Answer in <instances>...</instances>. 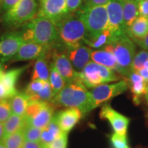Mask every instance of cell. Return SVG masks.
I'll return each mask as SVG.
<instances>
[{
    "label": "cell",
    "instance_id": "1",
    "mask_svg": "<svg viewBox=\"0 0 148 148\" xmlns=\"http://www.w3.org/2000/svg\"><path fill=\"white\" fill-rule=\"evenodd\" d=\"M51 102L55 107L78 108L83 115L95 108L90 92L79 80L66 83Z\"/></svg>",
    "mask_w": 148,
    "mask_h": 148
},
{
    "label": "cell",
    "instance_id": "2",
    "mask_svg": "<svg viewBox=\"0 0 148 148\" xmlns=\"http://www.w3.org/2000/svg\"><path fill=\"white\" fill-rule=\"evenodd\" d=\"M21 33L25 41H33L49 48L61 43L55 23L43 16H36L24 24Z\"/></svg>",
    "mask_w": 148,
    "mask_h": 148
},
{
    "label": "cell",
    "instance_id": "3",
    "mask_svg": "<svg viewBox=\"0 0 148 148\" xmlns=\"http://www.w3.org/2000/svg\"><path fill=\"white\" fill-rule=\"evenodd\" d=\"M59 39L65 47H73L82 44L88 34L84 24L75 14H69L56 23Z\"/></svg>",
    "mask_w": 148,
    "mask_h": 148
},
{
    "label": "cell",
    "instance_id": "4",
    "mask_svg": "<svg viewBox=\"0 0 148 148\" xmlns=\"http://www.w3.org/2000/svg\"><path fill=\"white\" fill-rule=\"evenodd\" d=\"M87 29L86 36H94L108 28V14L106 5H82L75 13Z\"/></svg>",
    "mask_w": 148,
    "mask_h": 148
},
{
    "label": "cell",
    "instance_id": "5",
    "mask_svg": "<svg viewBox=\"0 0 148 148\" xmlns=\"http://www.w3.org/2000/svg\"><path fill=\"white\" fill-rule=\"evenodd\" d=\"M103 49L113 53L118 64L123 70V75L127 77L132 71L131 65L136 54V45L134 41L127 34H124L114 38L110 44Z\"/></svg>",
    "mask_w": 148,
    "mask_h": 148
},
{
    "label": "cell",
    "instance_id": "6",
    "mask_svg": "<svg viewBox=\"0 0 148 148\" xmlns=\"http://www.w3.org/2000/svg\"><path fill=\"white\" fill-rule=\"evenodd\" d=\"M119 79L113 70L92 61H90L82 71L78 72V79L88 88H93Z\"/></svg>",
    "mask_w": 148,
    "mask_h": 148
},
{
    "label": "cell",
    "instance_id": "7",
    "mask_svg": "<svg viewBox=\"0 0 148 148\" xmlns=\"http://www.w3.org/2000/svg\"><path fill=\"white\" fill-rule=\"evenodd\" d=\"M38 10L36 0H20L14 6L5 12L3 21L8 27H18L34 18Z\"/></svg>",
    "mask_w": 148,
    "mask_h": 148
},
{
    "label": "cell",
    "instance_id": "8",
    "mask_svg": "<svg viewBox=\"0 0 148 148\" xmlns=\"http://www.w3.org/2000/svg\"><path fill=\"white\" fill-rule=\"evenodd\" d=\"M54 108L51 102L29 99L23 116L27 125L42 130L53 118Z\"/></svg>",
    "mask_w": 148,
    "mask_h": 148
},
{
    "label": "cell",
    "instance_id": "9",
    "mask_svg": "<svg viewBox=\"0 0 148 148\" xmlns=\"http://www.w3.org/2000/svg\"><path fill=\"white\" fill-rule=\"evenodd\" d=\"M51 62L58 73L62 75L66 83L79 80L78 72L75 71L68 58L65 51V46L59 43L51 47L49 51Z\"/></svg>",
    "mask_w": 148,
    "mask_h": 148
},
{
    "label": "cell",
    "instance_id": "10",
    "mask_svg": "<svg viewBox=\"0 0 148 148\" xmlns=\"http://www.w3.org/2000/svg\"><path fill=\"white\" fill-rule=\"evenodd\" d=\"M128 88V83L122 79L114 84H103L92 88L90 90L94 106L96 108L99 105L124 92Z\"/></svg>",
    "mask_w": 148,
    "mask_h": 148
},
{
    "label": "cell",
    "instance_id": "11",
    "mask_svg": "<svg viewBox=\"0 0 148 148\" xmlns=\"http://www.w3.org/2000/svg\"><path fill=\"white\" fill-rule=\"evenodd\" d=\"M106 7L108 14V29L114 39L126 34L123 25L122 0H110Z\"/></svg>",
    "mask_w": 148,
    "mask_h": 148
},
{
    "label": "cell",
    "instance_id": "12",
    "mask_svg": "<svg viewBox=\"0 0 148 148\" xmlns=\"http://www.w3.org/2000/svg\"><path fill=\"white\" fill-rule=\"evenodd\" d=\"M39 1L40 5L36 16L49 18L55 24L70 14L66 0H39Z\"/></svg>",
    "mask_w": 148,
    "mask_h": 148
},
{
    "label": "cell",
    "instance_id": "13",
    "mask_svg": "<svg viewBox=\"0 0 148 148\" xmlns=\"http://www.w3.org/2000/svg\"><path fill=\"white\" fill-rule=\"evenodd\" d=\"M27 68L28 65L3 72L0 77V100H8L17 93L16 84L18 78Z\"/></svg>",
    "mask_w": 148,
    "mask_h": 148
},
{
    "label": "cell",
    "instance_id": "14",
    "mask_svg": "<svg viewBox=\"0 0 148 148\" xmlns=\"http://www.w3.org/2000/svg\"><path fill=\"white\" fill-rule=\"evenodd\" d=\"M25 42L21 32H9L0 36V60H12Z\"/></svg>",
    "mask_w": 148,
    "mask_h": 148
},
{
    "label": "cell",
    "instance_id": "15",
    "mask_svg": "<svg viewBox=\"0 0 148 148\" xmlns=\"http://www.w3.org/2000/svg\"><path fill=\"white\" fill-rule=\"evenodd\" d=\"M99 116L101 119H106L110 123L114 132L121 134H127L130 119L112 108L109 104L103 105Z\"/></svg>",
    "mask_w": 148,
    "mask_h": 148
},
{
    "label": "cell",
    "instance_id": "16",
    "mask_svg": "<svg viewBox=\"0 0 148 148\" xmlns=\"http://www.w3.org/2000/svg\"><path fill=\"white\" fill-rule=\"evenodd\" d=\"M68 58L75 71L80 72L91 60L92 49L82 44L73 47H65Z\"/></svg>",
    "mask_w": 148,
    "mask_h": 148
},
{
    "label": "cell",
    "instance_id": "17",
    "mask_svg": "<svg viewBox=\"0 0 148 148\" xmlns=\"http://www.w3.org/2000/svg\"><path fill=\"white\" fill-rule=\"evenodd\" d=\"M51 48L33 41H25L12 59L13 61H28L49 54Z\"/></svg>",
    "mask_w": 148,
    "mask_h": 148
},
{
    "label": "cell",
    "instance_id": "18",
    "mask_svg": "<svg viewBox=\"0 0 148 148\" xmlns=\"http://www.w3.org/2000/svg\"><path fill=\"white\" fill-rule=\"evenodd\" d=\"M82 115L78 108H67L60 111L55 116L62 132L69 133L78 123Z\"/></svg>",
    "mask_w": 148,
    "mask_h": 148
},
{
    "label": "cell",
    "instance_id": "19",
    "mask_svg": "<svg viewBox=\"0 0 148 148\" xmlns=\"http://www.w3.org/2000/svg\"><path fill=\"white\" fill-rule=\"evenodd\" d=\"M91 61L95 63L110 68L115 72L123 75V71L118 64L116 60L112 51L105 49H97L91 53Z\"/></svg>",
    "mask_w": 148,
    "mask_h": 148
},
{
    "label": "cell",
    "instance_id": "20",
    "mask_svg": "<svg viewBox=\"0 0 148 148\" xmlns=\"http://www.w3.org/2000/svg\"><path fill=\"white\" fill-rule=\"evenodd\" d=\"M62 132L59 127L55 115L45 127L42 130L39 143L42 148H47L53 140H55Z\"/></svg>",
    "mask_w": 148,
    "mask_h": 148
},
{
    "label": "cell",
    "instance_id": "21",
    "mask_svg": "<svg viewBox=\"0 0 148 148\" xmlns=\"http://www.w3.org/2000/svg\"><path fill=\"white\" fill-rule=\"evenodd\" d=\"M126 34L131 39H141L148 34V16H138L127 29Z\"/></svg>",
    "mask_w": 148,
    "mask_h": 148
},
{
    "label": "cell",
    "instance_id": "22",
    "mask_svg": "<svg viewBox=\"0 0 148 148\" xmlns=\"http://www.w3.org/2000/svg\"><path fill=\"white\" fill-rule=\"evenodd\" d=\"M123 1V25L125 32L133 22L139 16L138 2L133 0H122Z\"/></svg>",
    "mask_w": 148,
    "mask_h": 148
},
{
    "label": "cell",
    "instance_id": "23",
    "mask_svg": "<svg viewBox=\"0 0 148 148\" xmlns=\"http://www.w3.org/2000/svg\"><path fill=\"white\" fill-rule=\"evenodd\" d=\"M114 40L110 30L107 28L100 34L94 36H86L84 42L88 47L92 49H101L111 43Z\"/></svg>",
    "mask_w": 148,
    "mask_h": 148
},
{
    "label": "cell",
    "instance_id": "24",
    "mask_svg": "<svg viewBox=\"0 0 148 148\" xmlns=\"http://www.w3.org/2000/svg\"><path fill=\"white\" fill-rule=\"evenodd\" d=\"M48 55L49 54L44 55L36 59L32 75V80L40 79L45 82H49L50 67L47 61Z\"/></svg>",
    "mask_w": 148,
    "mask_h": 148
},
{
    "label": "cell",
    "instance_id": "25",
    "mask_svg": "<svg viewBox=\"0 0 148 148\" xmlns=\"http://www.w3.org/2000/svg\"><path fill=\"white\" fill-rule=\"evenodd\" d=\"M3 130H4V136L12 134L18 131L23 130L26 126L27 123L25 122L23 116L17 115L12 113L10 117L3 123Z\"/></svg>",
    "mask_w": 148,
    "mask_h": 148
},
{
    "label": "cell",
    "instance_id": "26",
    "mask_svg": "<svg viewBox=\"0 0 148 148\" xmlns=\"http://www.w3.org/2000/svg\"><path fill=\"white\" fill-rule=\"evenodd\" d=\"M29 98L25 92H18L10 101L12 112L20 116H24Z\"/></svg>",
    "mask_w": 148,
    "mask_h": 148
},
{
    "label": "cell",
    "instance_id": "27",
    "mask_svg": "<svg viewBox=\"0 0 148 148\" xmlns=\"http://www.w3.org/2000/svg\"><path fill=\"white\" fill-rule=\"evenodd\" d=\"M50 72H49V82L52 89L53 97L56 95L59 91L63 88L66 84L62 75L58 73L52 62H50Z\"/></svg>",
    "mask_w": 148,
    "mask_h": 148
},
{
    "label": "cell",
    "instance_id": "28",
    "mask_svg": "<svg viewBox=\"0 0 148 148\" xmlns=\"http://www.w3.org/2000/svg\"><path fill=\"white\" fill-rule=\"evenodd\" d=\"M1 140L6 148H23L25 141L23 130L3 136Z\"/></svg>",
    "mask_w": 148,
    "mask_h": 148
},
{
    "label": "cell",
    "instance_id": "29",
    "mask_svg": "<svg viewBox=\"0 0 148 148\" xmlns=\"http://www.w3.org/2000/svg\"><path fill=\"white\" fill-rule=\"evenodd\" d=\"M128 87L130 88L133 95V101L136 105L140 103V98L143 95H145L147 90V84L143 79L134 82H127Z\"/></svg>",
    "mask_w": 148,
    "mask_h": 148
},
{
    "label": "cell",
    "instance_id": "30",
    "mask_svg": "<svg viewBox=\"0 0 148 148\" xmlns=\"http://www.w3.org/2000/svg\"><path fill=\"white\" fill-rule=\"evenodd\" d=\"M42 129L26 125L23 129V135L25 140L39 143L41 136Z\"/></svg>",
    "mask_w": 148,
    "mask_h": 148
},
{
    "label": "cell",
    "instance_id": "31",
    "mask_svg": "<svg viewBox=\"0 0 148 148\" xmlns=\"http://www.w3.org/2000/svg\"><path fill=\"white\" fill-rule=\"evenodd\" d=\"M148 60V51L140 50L136 53L134 58H133L131 69L132 71H138L140 69H143L144 62Z\"/></svg>",
    "mask_w": 148,
    "mask_h": 148
},
{
    "label": "cell",
    "instance_id": "32",
    "mask_svg": "<svg viewBox=\"0 0 148 148\" xmlns=\"http://www.w3.org/2000/svg\"><path fill=\"white\" fill-rule=\"evenodd\" d=\"M45 81L36 79L32 80L27 86L25 92L28 96L29 99H32L36 94H38L42 89L45 85Z\"/></svg>",
    "mask_w": 148,
    "mask_h": 148
},
{
    "label": "cell",
    "instance_id": "33",
    "mask_svg": "<svg viewBox=\"0 0 148 148\" xmlns=\"http://www.w3.org/2000/svg\"><path fill=\"white\" fill-rule=\"evenodd\" d=\"M53 97L52 89H51L50 84L49 82H45L42 89L31 99L42 101H49L52 100Z\"/></svg>",
    "mask_w": 148,
    "mask_h": 148
},
{
    "label": "cell",
    "instance_id": "34",
    "mask_svg": "<svg viewBox=\"0 0 148 148\" xmlns=\"http://www.w3.org/2000/svg\"><path fill=\"white\" fill-rule=\"evenodd\" d=\"M110 141L114 148L128 147L127 140V134H121L114 132L110 136Z\"/></svg>",
    "mask_w": 148,
    "mask_h": 148
},
{
    "label": "cell",
    "instance_id": "35",
    "mask_svg": "<svg viewBox=\"0 0 148 148\" xmlns=\"http://www.w3.org/2000/svg\"><path fill=\"white\" fill-rule=\"evenodd\" d=\"M12 114L10 103L8 100H0V122L3 123Z\"/></svg>",
    "mask_w": 148,
    "mask_h": 148
},
{
    "label": "cell",
    "instance_id": "36",
    "mask_svg": "<svg viewBox=\"0 0 148 148\" xmlns=\"http://www.w3.org/2000/svg\"><path fill=\"white\" fill-rule=\"evenodd\" d=\"M68 133L62 132L58 138L48 146L47 148H66Z\"/></svg>",
    "mask_w": 148,
    "mask_h": 148
},
{
    "label": "cell",
    "instance_id": "37",
    "mask_svg": "<svg viewBox=\"0 0 148 148\" xmlns=\"http://www.w3.org/2000/svg\"><path fill=\"white\" fill-rule=\"evenodd\" d=\"M83 3V0H66V4L69 13L70 14H75Z\"/></svg>",
    "mask_w": 148,
    "mask_h": 148
},
{
    "label": "cell",
    "instance_id": "38",
    "mask_svg": "<svg viewBox=\"0 0 148 148\" xmlns=\"http://www.w3.org/2000/svg\"><path fill=\"white\" fill-rule=\"evenodd\" d=\"M139 16H148V0H140L138 2Z\"/></svg>",
    "mask_w": 148,
    "mask_h": 148
},
{
    "label": "cell",
    "instance_id": "39",
    "mask_svg": "<svg viewBox=\"0 0 148 148\" xmlns=\"http://www.w3.org/2000/svg\"><path fill=\"white\" fill-rule=\"evenodd\" d=\"M110 0H83L84 3L82 5L85 6H97V5H106Z\"/></svg>",
    "mask_w": 148,
    "mask_h": 148
},
{
    "label": "cell",
    "instance_id": "40",
    "mask_svg": "<svg viewBox=\"0 0 148 148\" xmlns=\"http://www.w3.org/2000/svg\"><path fill=\"white\" fill-rule=\"evenodd\" d=\"M134 43L138 45L144 50L148 51V34L141 39H132Z\"/></svg>",
    "mask_w": 148,
    "mask_h": 148
},
{
    "label": "cell",
    "instance_id": "41",
    "mask_svg": "<svg viewBox=\"0 0 148 148\" xmlns=\"http://www.w3.org/2000/svg\"><path fill=\"white\" fill-rule=\"evenodd\" d=\"M20 0H3L2 10L6 12L14 6Z\"/></svg>",
    "mask_w": 148,
    "mask_h": 148
},
{
    "label": "cell",
    "instance_id": "42",
    "mask_svg": "<svg viewBox=\"0 0 148 148\" xmlns=\"http://www.w3.org/2000/svg\"><path fill=\"white\" fill-rule=\"evenodd\" d=\"M23 148H42L40 144L38 142H32L25 140Z\"/></svg>",
    "mask_w": 148,
    "mask_h": 148
},
{
    "label": "cell",
    "instance_id": "43",
    "mask_svg": "<svg viewBox=\"0 0 148 148\" xmlns=\"http://www.w3.org/2000/svg\"><path fill=\"white\" fill-rule=\"evenodd\" d=\"M136 72H138V73H139V75L142 77H143L144 81H145L146 84H148V70L143 68V69H140L139 71H138Z\"/></svg>",
    "mask_w": 148,
    "mask_h": 148
},
{
    "label": "cell",
    "instance_id": "44",
    "mask_svg": "<svg viewBox=\"0 0 148 148\" xmlns=\"http://www.w3.org/2000/svg\"><path fill=\"white\" fill-rule=\"evenodd\" d=\"M4 136V130H3V125L2 123L0 122V140H2Z\"/></svg>",
    "mask_w": 148,
    "mask_h": 148
},
{
    "label": "cell",
    "instance_id": "45",
    "mask_svg": "<svg viewBox=\"0 0 148 148\" xmlns=\"http://www.w3.org/2000/svg\"><path fill=\"white\" fill-rule=\"evenodd\" d=\"M143 68L148 70V60H146L145 62H144V64H143Z\"/></svg>",
    "mask_w": 148,
    "mask_h": 148
},
{
    "label": "cell",
    "instance_id": "46",
    "mask_svg": "<svg viewBox=\"0 0 148 148\" xmlns=\"http://www.w3.org/2000/svg\"><path fill=\"white\" fill-rule=\"evenodd\" d=\"M0 148H6L5 147L4 144L3 143L2 140H0Z\"/></svg>",
    "mask_w": 148,
    "mask_h": 148
},
{
    "label": "cell",
    "instance_id": "47",
    "mask_svg": "<svg viewBox=\"0 0 148 148\" xmlns=\"http://www.w3.org/2000/svg\"><path fill=\"white\" fill-rule=\"evenodd\" d=\"M3 2V0H0V11L2 10Z\"/></svg>",
    "mask_w": 148,
    "mask_h": 148
},
{
    "label": "cell",
    "instance_id": "48",
    "mask_svg": "<svg viewBox=\"0 0 148 148\" xmlns=\"http://www.w3.org/2000/svg\"><path fill=\"white\" fill-rule=\"evenodd\" d=\"M148 95V84H147V90H146L145 95Z\"/></svg>",
    "mask_w": 148,
    "mask_h": 148
},
{
    "label": "cell",
    "instance_id": "49",
    "mask_svg": "<svg viewBox=\"0 0 148 148\" xmlns=\"http://www.w3.org/2000/svg\"><path fill=\"white\" fill-rule=\"evenodd\" d=\"M145 99H147V102H148V95H145Z\"/></svg>",
    "mask_w": 148,
    "mask_h": 148
},
{
    "label": "cell",
    "instance_id": "50",
    "mask_svg": "<svg viewBox=\"0 0 148 148\" xmlns=\"http://www.w3.org/2000/svg\"><path fill=\"white\" fill-rule=\"evenodd\" d=\"M133 1H137V2H138V1H140V0H133Z\"/></svg>",
    "mask_w": 148,
    "mask_h": 148
},
{
    "label": "cell",
    "instance_id": "51",
    "mask_svg": "<svg viewBox=\"0 0 148 148\" xmlns=\"http://www.w3.org/2000/svg\"><path fill=\"white\" fill-rule=\"evenodd\" d=\"M1 72H2V71H1V66H0V73H1Z\"/></svg>",
    "mask_w": 148,
    "mask_h": 148
},
{
    "label": "cell",
    "instance_id": "52",
    "mask_svg": "<svg viewBox=\"0 0 148 148\" xmlns=\"http://www.w3.org/2000/svg\"><path fill=\"white\" fill-rule=\"evenodd\" d=\"M127 148H130V147H127Z\"/></svg>",
    "mask_w": 148,
    "mask_h": 148
}]
</instances>
